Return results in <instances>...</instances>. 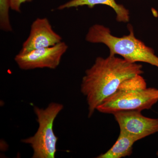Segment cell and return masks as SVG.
Wrapping results in <instances>:
<instances>
[{
    "label": "cell",
    "mask_w": 158,
    "mask_h": 158,
    "mask_svg": "<svg viewBox=\"0 0 158 158\" xmlns=\"http://www.w3.org/2000/svg\"><path fill=\"white\" fill-rule=\"evenodd\" d=\"M135 137L120 132L116 143L107 152L98 158H121L129 156L132 153L133 146L138 141Z\"/></svg>",
    "instance_id": "cell-9"
},
{
    "label": "cell",
    "mask_w": 158,
    "mask_h": 158,
    "mask_svg": "<svg viewBox=\"0 0 158 158\" xmlns=\"http://www.w3.org/2000/svg\"><path fill=\"white\" fill-rule=\"evenodd\" d=\"M158 102L156 88L119 90L105 100L97 110L100 113L112 114L126 110L141 111L151 109Z\"/></svg>",
    "instance_id": "cell-4"
},
{
    "label": "cell",
    "mask_w": 158,
    "mask_h": 158,
    "mask_svg": "<svg viewBox=\"0 0 158 158\" xmlns=\"http://www.w3.org/2000/svg\"><path fill=\"white\" fill-rule=\"evenodd\" d=\"M63 108V105L56 102L51 103L45 109L34 107L39 127L34 136L21 140L33 148L32 158H55L58 138L54 132L53 127L55 118Z\"/></svg>",
    "instance_id": "cell-3"
},
{
    "label": "cell",
    "mask_w": 158,
    "mask_h": 158,
    "mask_svg": "<svg viewBox=\"0 0 158 158\" xmlns=\"http://www.w3.org/2000/svg\"><path fill=\"white\" fill-rule=\"evenodd\" d=\"M138 110H126L113 114L120 132L135 137L138 141L158 132V118L145 117Z\"/></svg>",
    "instance_id": "cell-6"
},
{
    "label": "cell",
    "mask_w": 158,
    "mask_h": 158,
    "mask_svg": "<svg viewBox=\"0 0 158 158\" xmlns=\"http://www.w3.org/2000/svg\"><path fill=\"white\" fill-rule=\"evenodd\" d=\"M157 155L158 157V152H157Z\"/></svg>",
    "instance_id": "cell-12"
},
{
    "label": "cell",
    "mask_w": 158,
    "mask_h": 158,
    "mask_svg": "<svg viewBox=\"0 0 158 158\" xmlns=\"http://www.w3.org/2000/svg\"><path fill=\"white\" fill-rule=\"evenodd\" d=\"M32 1L33 0H9L10 8L15 12H20L22 4Z\"/></svg>",
    "instance_id": "cell-11"
},
{
    "label": "cell",
    "mask_w": 158,
    "mask_h": 158,
    "mask_svg": "<svg viewBox=\"0 0 158 158\" xmlns=\"http://www.w3.org/2000/svg\"><path fill=\"white\" fill-rule=\"evenodd\" d=\"M62 40V37L54 31L47 18H37L32 23L30 34L19 53L25 54L33 50L53 46Z\"/></svg>",
    "instance_id": "cell-7"
},
{
    "label": "cell",
    "mask_w": 158,
    "mask_h": 158,
    "mask_svg": "<svg viewBox=\"0 0 158 158\" xmlns=\"http://www.w3.org/2000/svg\"><path fill=\"white\" fill-rule=\"evenodd\" d=\"M129 34L117 37L111 34L110 29L104 26H91L86 36V40L91 43H102L110 50V55H118L132 63L143 62L158 68V57L154 50L135 37L132 26L128 25Z\"/></svg>",
    "instance_id": "cell-2"
},
{
    "label": "cell",
    "mask_w": 158,
    "mask_h": 158,
    "mask_svg": "<svg viewBox=\"0 0 158 158\" xmlns=\"http://www.w3.org/2000/svg\"><path fill=\"white\" fill-rule=\"evenodd\" d=\"M10 9L9 0H0V29L5 32L12 31L9 16Z\"/></svg>",
    "instance_id": "cell-10"
},
{
    "label": "cell",
    "mask_w": 158,
    "mask_h": 158,
    "mask_svg": "<svg viewBox=\"0 0 158 158\" xmlns=\"http://www.w3.org/2000/svg\"><path fill=\"white\" fill-rule=\"evenodd\" d=\"M68 49V45L62 41L50 47L33 50L25 54L18 53L15 57V61L23 70L43 68L56 69Z\"/></svg>",
    "instance_id": "cell-5"
},
{
    "label": "cell",
    "mask_w": 158,
    "mask_h": 158,
    "mask_svg": "<svg viewBox=\"0 0 158 158\" xmlns=\"http://www.w3.org/2000/svg\"><path fill=\"white\" fill-rule=\"evenodd\" d=\"M103 5L110 6L116 14V20L118 22L127 23L130 20V12L123 5L118 4L115 0H70L65 4L60 5L57 8L62 10L80 6H87L92 9L96 5Z\"/></svg>",
    "instance_id": "cell-8"
},
{
    "label": "cell",
    "mask_w": 158,
    "mask_h": 158,
    "mask_svg": "<svg viewBox=\"0 0 158 158\" xmlns=\"http://www.w3.org/2000/svg\"><path fill=\"white\" fill-rule=\"evenodd\" d=\"M142 65L132 63L116 55L98 57L85 72L81 91L86 98L90 118L103 102L118 91L123 82L143 73Z\"/></svg>",
    "instance_id": "cell-1"
}]
</instances>
